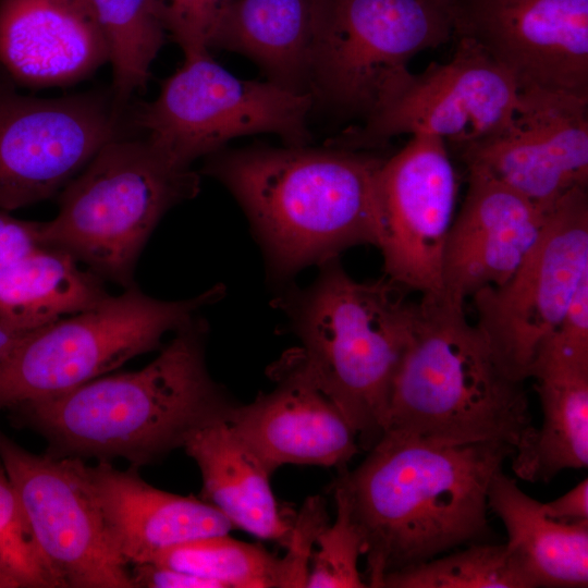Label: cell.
Here are the masks:
<instances>
[{
	"label": "cell",
	"mask_w": 588,
	"mask_h": 588,
	"mask_svg": "<svg viewBox=\"0 0 588 588\" xmlns=\"http://www.w3.org/2000/svg\"><path fill=\"white\" fill-rule=\"evenodd\" d=\"M335 481L362 539L368 587L476 542H489L488 490L514 454L498 442L450 443L384 432Z\"/></svg>",
	"instance_id": "6da1fadb"
},
{
	"label": "cell",
	"mask_w": 588,
	"mask_h": 588,
	"mask_svg": "<svg viewBox=\"0 0 588 588\" xmlns=\"http://www.w3.org/2000/svg\"><path fill=\"white\" fill-rule=\"evenodd\" d=\"M384 158L327 145H254L206 157L245 211L269 273L286 280L311 265L377 243L376 176Z\"/></svg>",
	"instance_id": "7a4b0ae2"
},
{
	"label": "cell",
	"mask_w": 588,
	"mask_h": 588,
	"mask_svg": "<svg viewBox=\"0 0 588 588\" xmlns=\"http://www.w3.org/2000/svg\"><path fill=\"white\" fill-rule=\"evenodd\" d=\"M206 331L197 317L140 370L98 377L19 407L66 455L149 463L183 448L201 427L228 420L236 405L207 370Z\"/></svg>",
	"instance_id": "3957f363"
},
{
	"label": "cell",
	"mask_w": 588,
	"mask_h": 588,
	"mask_svg": "<svg viewBox=\"0 0 588 588\" xmlns=\"http://www.w3.org/2000/svg\"><path fill=\"white\" fill-rule=\"evenodd\" d=\"M464 306L422 295L393 379L384 432L450 443L498 442L514 453L536 427L524 382L499 363Z\"/></svg>",
	"instance_id": "277c9868"
},
{
	"label": "cell",
	"mask_w": 588,
	"mask_h": 588,
	"mask_svg": "<svg viewBox=\"0 0 588 588\" xmlns=\"http://www.w3.org/2000/svg\"><path fill=\"white\" fill-rule=\"evenodd\" d=\"M306 289L275 303L301 347L291 353L334 402L368 451L384 431L391 388L413 329L417 302L390 279L358 282L338 258Z\"/></svg>",
	"instance_id": "5b68a950"
},
{
	"label": "cell",
	"mask_w": 588,
	"mask_h": 588,
	"mask_svg": "<svg viewBox=\"0 0 588 588\" xmlns=\"http://www.w3.org/2000/svg\"><path fill=\"white\" fill-rule=\"evenodd\" d=\"M198 191L191 168L174 164L146 138L118 136L60 192L58 215L41 225L44 246L133 286L137 258L160 219Z\"/></svg>",
	"instance_id": "8992f818"
},
{
	"label": "cell",
	"mask_w": 588,
	"mask_h": 588,
	"mask_svg": "<svg viewBox=\"0 0 588 588\" xmlns=\"http://www.w3.org/2000/svg\"><path fill=\"white\" fill-rule=\"evenodd\" d=\"M223 293V286L216 285L170 302L133 285L90 309L26 333L0 363V409L65 393L158 348L164 334L189 324Z\"/></svg>",
	"instance_id": "52a82bcc"
},
{
	"label": "cell",
	"mask_w": 588,
	"mask_h": 588,
	"mask_svg": "<svg viewBox=\"0 0 588 588\" xmlns=\"http://www.w3.org/2000/svg\"><path fill=\"white\" fill-rule=\"evenodd\" d=\"M453 0H313L314 107L360 115L417 53L454 37Z\"/></svg>",
	"instance_id": "ba28073f"
},
{
	"label": "cell",
	"mask_w": 588,
	"mask_h": 588,
	"mask_svg": "<svg viewBox=\"0 0 588 588\" xmlns=\"http://www.w3.org/2000/svg\"><path fill=\"white\" fill-rule=\"evenodd\" d=\"M313 108L310 95L238 78L205 52L185 57L157 98L143 105L136 121L163 156L191 168L196 159L246 135L272 133L286 146L309 145Z\"/></svg>",
	"instance_id": "9c48e42d"
},
{
	"label": "cell",
	"mask_w": 588,
	"mask_h": 588,
	"mask_svg": "<svg viewBox=\"0 0 588 588\" xmlns=\"http://www.w3.org/2000/svg\"><path fill=\"white\" fill-rule=\"evenodd\" d=\"M523 106L512 76L475 41L458 37L448 62L394 73L364 122L328 145L371 151L399 135H430L460 152L503 130Z\"/></svg>",
	"instance_id": "30bf717a"
},
{
	"label": "cell",
	"mask_w": 588,
	"mask_h": 588,
	"mask_svg": "<svg viewBox=\"0 0 588 588\" xmlns=\"http://www.w3.org/2000/svg\"><path fill=\"white\" fill-rule=\"evenodd\" d=\"M587 275L588 195L587 187H575L550 210L539 238L515 272L501 285L471 296L475 326L512 378L528 379L540 344Z\"/></svg>",
	"instance_id": "8fae6325"
},
{
	"label": "cell",
	"mask_w": 588,
	"mask_h": 588,
	"mask_svg": "<svg viewBox=\"0 0 588 588\" xmlns=\"http://www.w3.org/2000/svg\"><path fill=\"white\" fill-rule=\"evenodd\" d=\"M112 97L37 98L0 82V210L50 198L119 135Z\"/></svg>",
	"instance_id": "7c38bea8"
},
{
	"label": "cell",
	"mask_w": 588,
	"mask_h": 588,
	"mask_svg": "<svg viewBox=\"0 0 588 588\" xmlns=\"http://www.w3.org/2000/svg\"><path fill=\"white\" fill-rule=\"evenodd\" d=\"M0 458L35 540L62 587H135L79 458L35 455L1 434Z\"/></svg>",
	"instance_id": "4fadbf2b"
},
{
	"label": "cell",
	"mask_w": 588,
	"mask_h": 588,
	"mask_svg": "<svg viewBox=\"0 0 588 588\" xmlns=\"http://www.w3.org/2000/svg\"><path fill=\"white\" fill-rule=\"evenodd\" d=\"M456 197V173L443 139L414 135L384 158L376 176V246L388 279L421 296L441 294Z\"/></svg>",
	"instance_id": "5bb4252c"
},
{
	"label": "cell",
	"mask_w": 588,
	"mask_h": 588,
	"mask_svg": "<svg viewBox=\"0 0 588 588\" xmlns=\"http://www.w3.org/2000/svg\"><path fill=\"white\" fill-rule=\"evenodd\" d=\"M452 16L520 94L588 101V0H453Z\"/></svg>",
	"instance_id": "9a60e30c"
},
{
	"label": "cell",
	"mask_w": 588,
	"mask_h": 588,
	"mask_svg": "<svg viewBox=\"0 0 588 588\" xmlns=\"http://www.w3.org/2000/svg\"><path fill=\"white\" fill-rule=\"evenodd\" d=\"M524 106L500 132L462 151L477 167L549 212L571 189L588 184V101L522 94Z\"/></svg>",
	"instance_id": "2e32d148"
},
{
	"label": "cell",
	"mask_w": 588,
	"mask_h": 588,
	"mask_svg": "<svg viewBox=\"0 0 588 588\" xmlns=\"http://www.w3.org/2000/svg\"><path fill=\"white\" fill-rule=\"evenodd\" d=\"M275 387L235 405L229 425L272 474L286 464L345 466L358 452L355 430L290 352L273 367Z\"/></svg>",
	"instance_id": "e0dca14e"
},
{
	"label": "cell",
	"mask_w": 588,
	"mask_h": 588,
	"mask_svg": "<svg viewBox=\"0 0 588 588\" xmlns=\"http://www.w3.org/2000/svg\"><path fill=\"white\" fill-rule=\"evenodd\" d=\"M467 169L466 196L451 225L441 267V294L458 306L515 272L550 212L482 169Z\"/></svg>",
	"instance_id": "ac0fdd59"
},
{
	"label": "cell",
	"mask_w": 588,
	"mask_h": 588,
	"mask_svg": "<svg viewBox=\"0 0 588 588\" xmlns=\"http://www.w3.org/2000/svg\"><path fill=\"white\" fill-rule=\"evenodd\" d=\"M109 61L88 0H0V63L19 84L71 85Z\"/></svg>",
	"instance_id": "d6986e66"
},
{
	"label": "cell",
	"mask_w": 588,
	"mask_h": 588,
	"mask_svg": "<svg viewBox=\"0 0 588 588\" xmlns=\"http://www.w3.org/2000/svg\"><path fill=\"white\" fill-rule=\"evenodd\" d=\"M86 474L107 531L127 563H150L173 546L225 535L233 527L205 500L157 489L135 469L101 462L86 466Z\"/></svg>",
	"instance_id": "ffe728a7"
},
{
	"label": "cell",
	"mask_w": 588,
	"mask_h": 588,
	"mask_svg": "<svg viewBox=\"0 0 588 588\" xmlns=\"http://www.w3.org/2000/svg\"><path fill=\"white\" fill-rule=\"evenodd\" d=\"M183 448L199 467L203 500L233 527L286 546L293 519L274 498L271 473L226 420L196 430Z\"/></svg>",
	"instance_id": "44dd1931"
},
{
	"label": "cell",
	"mask_w": 588,
	"mask_h": 588,
	"mask_svg": "<svg viewBox=\"0 0 588 588\" xmlns=\"http://www.w3.org/2000/svg\"><path fill=\"white\" fill-rule=\"evenodd\" d=\"M528 378L542 411L530 442L510 458L517 478L548 482L566 469L588 466V362L539 350Z\"/></svg>",
	"instance_id": "7402d4cb"
},
{
	"label": "cell",
	"mask_w": 588,
	"mask_h": 588,
	"mask_svg": "<svg viewBox=\"0 0 588 588\" xmlns=\"http://www.w3.org/2000/svg\"><path fill=\"white\" fill-rule=\"evenodd\" d=\"M488 507L503 524L505 546L535 587L588 586V522L563 523L544 514L503 469L492 477Z\"/></svg>",
	"instance_id": "603a6c76"
},
{
	"label": "cell",
	"mask_w": 588,
	"mask_h": 588,
	"mask_svg": "<svg viewBox=\"0 0 588 588\" xmlns=\"http://www.w3.org/2000/svg\"><path fill=\"white\" fill-rule=\"evenodd\" d=\"M313 0H233L209 42L254 61L267 81L309 94Z\"/></svg>",
	"instance_id": "cb8c5ba5"
},
{
	"label": "cell",
	"mask_w": 588,
	"mask_h": 588,
	"mask_svg": "<svg viewBox=\"0 0 588 588\" xmlns=\"http://www.w3.org/2000/svg\"><path fill=\"white\" fill-rule=\"evenodd\" d=\"M109 294L66 252L42 247L0 269V322L30 332L90 309Z\"/></svg>",
	"instance_id": "d4e9b609"
},
{
	"label": "cell",
	"mask_w": 588,
	"mask_h": 588,
	"mask_svg": "<svg viewBox=\"0 0 588 588\" xmlns=\"http://www.w3.org/2000/svg\"><path fill=\"white\" fill-rule=\"evenodd\" d=\"M106 36L113 72L112 97L123 108L146 84L164 42L156 0H88Z\"/></svg>",
	"instance_id": "484cf974"
},
{
	"label": "cell",
	"mask_w": 588,
	"mask_h": 588,
	"mask_svg": "<svg viewBox=\"0 0 588 588\" xmlns=\"http://www.w3.org/2000/svg\"><path fill=\"white\" fill-rule=\"evenodd\" d=\"M377 588H536L505 543L476 542L384 575Z\"/></svg>",
	"instance_id": "4316f807"
},
{
	"label": "cell",
	"mask_w": 588,
	"mask_h": 588,
	"mask_svg": "<svg viewBox=\"0 0 588 588\" xmlns=\"http://www.w3.org/2000/svg\"><path fill=\"white\" fill-rule=\"evenodd\" d=\"M150 563L213 580L221 588H279V559L260 544L228 534L173 546Z\"/></svg>",
	"instance_id": "83f0119b"
},
{
	"label": "cell",
	"mask_w": 588,
	"mask_h": 588,
	"mask_svg": "<svg viewBox=\"0 0 588 588\" xmlns=\"http://www.w3.org/2000/svg\"><path fill=\"white\" fill-rule=\"evenodd\" d=\"M0 587H62L60 579L42 555L16 492L1 467Z\"/></svg>",
	"instance_id": "f1b7e54d"
},
{
	"label": "cell",
	"mask_w": 588,
	"mask_h": 588,
	"mask_svg": "<svg viewBox=\"0 0 588 588\" xmlns=\"http://www.w3.org/2000/svg\"><path fill=\"white\" fill-rule=\"evenodd\" d=\"M334 499L336 517L317 537V551L311 556L306 587H368L358 571V560L363 555L359 532L344 501L336 494Z\"/></svg>",
	"instance_id": "f546056e"
},
{
	"label": "cell",
	"mask_w": 588,
	"mask_h": 588,
	"mask_svg": "<svg viewBox=\"0 0 588 588\" xmlns=\"http://www.w3.org/2000/svg\"><path fill=\"white\" fill-rule=\"evenodd\" d=\"M233 0H156L166 33L184 57L209 52L210 39Z\"/></svg>",
	"instance_id": "4dcf8cb0"
},
{
	"label": "cell",
	"mask_w": 588,
	"mask_h": 588,
	"mask_svg": "<svg viewBox=\"0 0 588 588\" xmlns=\"http://www.w3.org/2000/svg\"><path fill=\"white\" fill-rule=\"evenodd\" d=\"M324 502L313 497L293 519L287 553L279 559V588L306 587L313 556V547L320 531L327 526Z\"/></svg>",
	"instance_id": "1f68e13d"
},
{
	"label": "cell",
	"mask_w": 588,
	"mask_h": 588,
	"mask_svg": "<svg viewBox=\"0 0 588 588\" xmlns=\"http://www.w3.org/2000/svg\"><path fill=\"white\" fill-rule=\"evenodd\" d=\"M42 222L21 220L0 210V269L45 247Z\"/></svg>",
	"instance_id": "d6a6232c"
},
{
	"label": "cell",
	"mask_w": 588,
	"mask_h": 588,
	"mask_svg": "<svg viewBox=\"0 0 588 588\" xmlns=\"http://www.w3.org/2000/svg\"><path fill=\"white\" fill-rule=\"evenodd\" d=\"M131 574L135 587L221 588V586L213 580L157 563L135 564Z\"/></svg>",
	"instance_id": "836d02e7"
},
{
	"label": "cell",
	"mask_w": 588,
	"mask_h": 588,
	"mask_svg": "<svg viewBox=\"0 0 588 588\" xmlns=\"http://www.w3.org/2000/svg\"><path fill=\"white\" fill-rule=\"evenodd\" d=\"M546 515L563 523L588 522V479L585 478L563 495L541 503Z\"/></svg>",
	"instance_id": "e575fe53"
},
{
	"label": "cell",
	"mask_w": 588,
	"mask_h": 588,
	"mask_svg": "<svg viewBox=\"0 0 588 588\" xmlns=\"http://www.w3.org/2000/svg\"><path fill=\"white\" fill-rule=\"evenodd\" d=\"M28 332L12 330L0 322V363Z\"/></svg>",
	"instance_id": "d590c367"
}]
</instances>
